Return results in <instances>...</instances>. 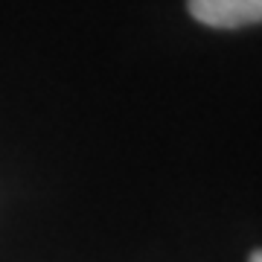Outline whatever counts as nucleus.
Instances as JSON below:
<instances>
[{
  "instance_id": "obj_1",
  "label": "nucleus",
  "mask_w": 262,
  "mask_h": 262,
  "mask_svg": "<svg viewBox=\"0 0 262 262\" xmlns=\"http://www.w3.org/2000/svg\"><path fill=\"white\" fill-rule=\"evenodd\" d=\"M189 15L213 29H239L262 24V0H187Z\"/></svg>"
},
{
  "instance_id": "obj_2",
  "label": "nucleus",
  "mask_w": 262,
  "mask_h": 262,
  "mask_svg": "<svg viewBox=\"0 0 262 262\" xmlns=\"http://www.w3.org/2000/svg\"><path fill=\"white\" fill-rule=\"evenodd\" d=\"M248 262H262V251H253V253H251V259H248Z\"/></svg>"
}]
</instances>
